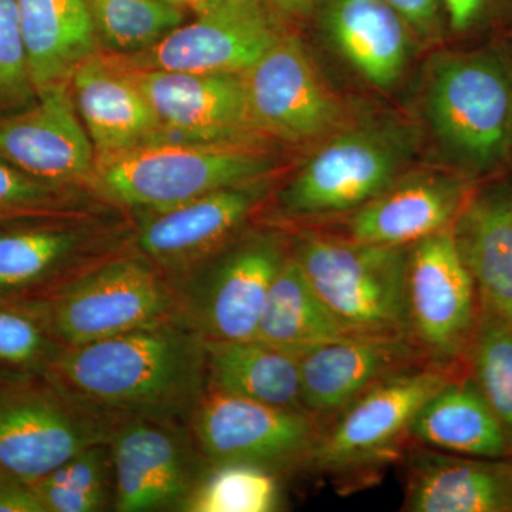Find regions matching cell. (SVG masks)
<instances>
[{"label": "cell", "instance_id": "cell-7", "mask_svg": "<svg viewBox=\"0 0 512 512\" xmlns=\"http://www.w3.org/2000/svg\"><path fill=\"white\" fill-rule=\"evenodd\" d=\"M39 302L63 346L84 345L181 316L173 282L144 254L107 259Z\"/></svg>", "mask_w": 512, "mask_h": 512}, {"label": "cell", "instance_id": "cell-37", "mask_svg": "<svg viewBox=\"0 0 512 512\" xmlns=\"http://www.w3.org/2000/svg\"><path fill=\"white\" fill-rule=\"evenodd\" d=\"M386 2L403 16L412 29L413 35L420 39H436L446 25L441 0H386Z\"/></svg>", "mask_w": 512, "mask_h": 512}, {"label": "cell", "instance_id": "cell-31", "mask_svg": "<svg viewBox=\"0 0 512 512\" xmlns=\"http://www.w3.org/2000/svg\"><path fill=\"white\" fill-rule=\"evenodd\" d=\"M468 372L500 421L512 451V325L481 296Z\"/></svg>", "mask_w": 512, "mask_h": 512}, {"label": "cell", "instance_id": "cell-21", "mask_svg": "<svg viewBox=\"0 0 512 512\" xmlns=\"http://www.w3.org/2000/svg\"><path fill=\"white\" fill-rule=\"evenodd\" d=\"M323 36L366 82L389 90L406 73L412 29L386 0H320Z\"/></svg>", "mask_w": 512, "mask_h": 512}, {"label": "cell", "instance_id": "cell-28", "mask_svg": "<svg viewBox=\"0 0 512 512\" xmlns=\"http://www.w3.org/2000/svg\"><path fill=\"white\" fill-rule=\"evenodd\" d=\"M345 336L352 335L319 298L289 252L266 295L255 339L299 356Z\"/></svg>", "mask_w": 512, "mask_h": 512}, {"label": "cell", "instance_id": "cell-6", "mask_svg": "<svg viewBox=\"0 0 512 512\" xmlns=\"http://www.w3.org/2000/svg\"><path fill=\"white\" fill-rule=\"evenodd\" d=\"M123 420L94 410L46 373H0V476L33 484Z\"/></svg>", "mask_w": 512, "mask_h": 512}, {"label": "cell", "instance_id": "cell-24", "mask_svg": "<svg viewBox=\"0 0 512 512\" xmlns=\"http://www.w3.org/2000/svg\"><path fill=\"white\" fill-rule=\"evenodd\" d=\"M451 232L478 295L512 325V183L474 185Z\"/></svg>", "mask_w": 512, "mask_h": 512}, {"label": "cell", "instance_id": "cell-14", "mask_svg": "<svg viewBox=\"0 0 512 512\" xmlns=\"http://www.w3.org/2000/svg\"><path fill=\"white\" fill-rule=\"evenodd\" d=\"M242 77L262 136L301 144L329 137L342 126V103L295 37L282 36Z\"/></svg>", "mask_w": 512, "mask_h": 512}, {"label": "cell", "instance_id": "cell-29", "mask_svg": "<svg viewBox=\"0 0 512 512\" xmlns=\"http://www.w3.org/2000/svg\"><path fill=\"white\" fill-rule=\"evenodd\" d=\"M32 487L46 512H99L114 508L110 441L84 448Z\"/></svg>", "mask_w": 512, "mask_h": 512}, {"label": "cell", "instance_id": "cell-20", "mask_svg": "<svg viewBox=\"0 0 512 512\" xmlns=\"http://www.w3.org/2000/svg\"><path fill=\"white\" fill-rule=\"evenodd\" d=\"M64 217L0 222V296L42 301L90 271L76 265L89 234Z\"/></svg>", "mask_w": 512, "mask_h": 512}, {"label": "cell", "instance_id": "cell-25", "mask_svg": "<svg viewBox=\"0 0 512 512\" xmlns=\"http://www.w3.org/2000/svg\"><path fill=\"white\" fill-rule=\"evenodd\" d=\"M410 439L458 456L504 460L512 451L503 427L470 372H461L421 406Z\"/></svg>", "mask_w": 512, "mask_h": 512}, {"label": "cell", "instance_id": "cell-19", "mask_svg": "<svg viewBox=\"0 0 512 512\" xmlns=\"http://www.w3.org/2000/svg\"><path fill=\"white\" fill-rule=\"evenodd\" d=\"M303 409L330 420L380 380L429 362L409 340L345 336L301 353Z\"/></svg>", "mask_w": 512, "mask_h": 512}, {"label": "cell", "instance_id": "cell-17", "mask_svg": "<svg viewBox=\"0 0 512 512\" xmlns=\"http://www.w3.org/2000/svg\"><path fill=\"white\" fill-rule=\"evenodd\" d=\"M262 183L224 188L150 212L138 229V249L177 284L235 238L264 197Z\"/></svg>", "mask_w": 512, "mask_h": 512}, {"label": "cell", "instance_id": "cell-3", "mask_svg": "<svg viewBox=\"0 0 512 512\" xmlns=\"http://www.w3.org/2000/svg\"><path fill=\"white\" fill-rule=\"evenodd\" d=\"M275 167L274 156L259 143L156 140L96 156L87 185L111 204L154 212L262 183Z\"/></svg>", "mask_w": 512, "mask_h": 512}, {"label": "cell", "instance_id": "cell-13", "mask_svg": "<svg viewBox=\"0 0 512 512\" xmlns=\"http://www.w3.org/2000/svg\"><path fill=\"white\" fill-rule=\"evenodd\" d=\"M114 510L181 511L204 473L200 450L180 421L127 419L110 440Z\"/></svg>", "mask_w": 512, "mask_h": 512}, {"label": "cell", "instance_id": "cell-42", "mask_svg": "<svg viewBox=\"0 0 512 512\" xmlns=\"http://www.w3.org/2000/svg\"><path fill=\"white\" fill-rule=\"evenodd\" d=\"M510 150H511V161H512V106H511V117H510Z\"/></svg>", "mask_w": 512, "mask_h": 512}, {"label": "cell", "instance_id": "cell-9", "mask_svg": "<svg viewBox=\"0 0 512 512\" xmlns=\"http://www.w3.org/2000/svg\"><path fill=\"white\" fill-rule=\"evenodd\" d=\"M410 342L431 363L468 367L480 295L451 228L410 245L406 272Z\"/></svg>", "mask_w": 512, "mask_h": 512}, {"label": "cell", "instance_id": "cell-5", "mask_svg": "<svg viewBox=\"0 0 512 512\" xmlns=\"http://www.w3.org/2000/svg\"><path fill=\"white\" fill-rule=\"evenodd\" d=\"M413 151L409 128L396 121L335 131L279 191V212L292 220L352 214L402 177Z\"/></svg>", "mask_w": 512, "mask_h": 512}, {"label": "cell", "instance_id": "cell-16", "mask_svg": "<svg viewBox=\"0 0 512 512\" xmlns=\"http://www.w3.org/2000/svg\"><path fill=\"white\" fill-rule=\"evenodd\" d=\"M0 158L57 187L87 184L96 151L70 84L39 94L25 109L0 114Z\"/></svg>", "mask_w": 512, "mask_h": 512}, {"label": "cell", "instance_id": "cell-39", "mask_svg": "<svg viewBox=\"0 0 512 512\" xmlns=\"http://www.w3.org/2000/svg\"><path fill=\"white\" fill-rule=\"evenodd\" d=\"M279 8L288 10V12H301L311 8L313 5H318L320 0H275Z\"/></svg>", "mask_w": 512, "mask_h": 512}, {"label": "cell", "instance_id": "cell-38", "mask_svg": "<svg viewBox=\"0 0 512 512\" xmlns=\"http://www.w3.org/2000/svg\"><path fill=\"white\" fill-rule=\"evenodd\" d=\"M0 512H46L32 484L0 476Z\"/></svg>", "mask_w": 512, "mask_h": 512}, {"label": "cell", "instance_id": "cell-4", "mask_svg": "<svg viewBox=\"0 0 512 512\" xmlns=\"http://www.w3.org/2000/svg\"><path fill=\"white\" fill-rule=\"evenodd\" d=\"M291 254L349 335L410 342L406 302L409 247H384L303 232L293 242Z\"/></svg>", "mask_w": 512, "mask_h": 512}, {"label": "cell", "instance_id": "cell-35", "mask_svg": "<svg viewBox=\"0 0 512 512\" xmlns=\"http://www.w3.org/2000/svg\"><path fill=\"white\" fill-rule=\"evenodd\" d=\"M66 188L37 180L0 158V222L69 215Z\"/></svg>", "mask_w": 512, "mask_h": 512}, {"label": "cell", "instance_id": "cell-23", "mask_svg": "<svg viewBox=\"0 0 512 512\" xmlns=\"http://www.w3.org/2000/svg\"><path fill=\"white\" fill-rule=\"evenodd\" d=\"M70 89L96 156L161 140L156 114L113 57L96 55L80 64Z\"/></svg>", "mask_w": 512, "mask_h": 512}, {"label": "cell", "instance_id": "cell-15", "mask_svg": "<svg viewBox=\"0 0 512 512\" xmlns=\"http://www.w3.org/2000/svg\"><path fill=\"white\" fill-rule=\"evenodd\" d=\"M119 64L160 121L161 140L259 143L262 134L252 120L242 74L163 72Z\"/></svg>", "mask_w": 512, "mask_h": 512}, {"label": "cell", "instance_id": "cell-22", "mask_svg": "<svg viewBox=\"0 0 512 512\" xmlns=\"http://www.w3.org/2000/svg\"><path fill=\"white\" fill-rule=\"evenodd\" d=\"M404 511L503 512L512 510V464L414 448L407 467Z\"/></svg>", "mask_w": 512, "mask_h": 512}, {"label": "cell", "instance_id": "cell-12", "mask_svg": "<svg viewBox=\"0 0 512 512\" xmlns=\"http://www.w3.org/2000/svg\"><path fill=\"white\" fill-rule=\"evenodd\" d=\"M198 13L156 45L114 59L133 69L242 74L284 36L262 0L222 3Z\"/></svg>", "mask_w": 512, "mask_h": 512}, {"label": "cell", "instance_id": "cell-41", "mask_svg": "<svg viewBox=\"0 0 512 512\" xmlns=\"http://www.w3.org/2000/svg\"><path fill=\"white\" fill-rule=\"evenodd\" d=\"M168 2L174 3V5H178V6H184V5L191 6L192 0H168Z\"/></svg>", "mask_w": 512, "mask_h": 512}, {"label": "cell", "instance_id": "cell-8", "mask_svg": "<svg viewBox=\"0 0 512 512\" xmlns=\"http://www.w3.org/2000/svg\"><path fill=\"white\" fill-rule=\"evenodd\" d=\"M466 370L424 362L380 380L320 427L303 468L342 478L393 460L421 406Z\"/></svg>", "mask_w": 512, "mask_h": 512}, {"label": "cell", "instance_id": "cell-27", "mask_svg": "<svg viewBox=\"0 0 512 512\" xmlns=\"http://www.w3.org/2000/svg\"><path fill=\"white\" fill-rule=\"evenodd\" d=\"M207 340V390L303 410L299 357L258 339Z\"/></svg>", "mask_w": 512, "mask_h": 512}, {"label": "cell", "instance_id": "cell-18", "mask_svg": "<svg viewBox=\"0 0 512 512\" xmlns=\"http://www.w3.org/2000/svg\"><path fill=\"white\" fill-rule=\"evenodd\" d=\"M473 188V181L454 171L402 175L348 215L343 237L384 247H410L451 228Z\"/></svg>", "mask_w": 512, "mask_h": 512}, {"label": "cell", "instance_id": "cell-11", "mask_svg": "<svg viewBox=\"0 0 512 512\" xmlns=\"http://www.w3.org/2000/svg\"><path fill=\"white\" fill-rule=\"evenodd\" d=\"M208 464L244 463L279 474L303 467L320 431L303 410L207 390L187 421Z\"/></svg>", "mask_w": 512, "mask_h": 512}, {"label": "cell", "instance_id": "cell-30", "mask_svg": "<svg viewBox=\"0 0 512 512\" xmlns=\"http://www.w3.org/2000/svg\"><path fill=\"white\" fill-rule=\"evenodd\" d=\"M281 503L278 474L244 463L208 464L181 511L272 512Z\"/></svg>", "mask_w": 512, "mask_h": 512}, {"label": "cell", "instance_id": "cell-33", "mask_svg": "<svg viewBox=\"0 0 512 512\" xmlns=\"http://www.w3.org/2000/svg\"><path fill=\"white\" fill-rule=\"evenodd\" d=\"M63 348L42 303L0 296V373H46Z\"/></svg>", "mask_w": 512, "mask_h": 512}, {"label": "cell", "instance_id": "cell-34", "mask_svg": "<svg viewBox=\"0 0 512 512\" xmlns=\"http://www.w3.org/2000/svg\"><path fill=\"white\" fill-rule=\"evenodd\" d=\"M37 99L16 0H0V114Z\"/></svg>", "mask_w": 512, "mask_h": 512}, {"label": "cell", "instance_id": "cell-2", "mask_svg": "<svg viewBox=\"0 0 512 512\" xmlns=\"http://www.w3.org/2000/svg\"><path fill=\"white\" fill-rule=\"evenodd\" d=\"M512 50L440 53L424 76V119L450 171L470 181L511 161Z\"/></svg>", "mask_w": 512, "mask_h": 512}, {"label": "cell", "instance_id": "cell-32", "mask_svg": "<svg viewBox=\"0 0 512 512\" xmlns=\"http://www.w3.org/2000/svg\"><path fill=\"white\" fill-rule=\"evenodd\" d=\"M97 37L127 55L143 52L183 25L181 6L168 0H87Z\"/></svg>", "mask_w": 512, "mask_h": 512}, {"label": "cell", "instance_id": "cell-1", "mask_svg": "<svg viewBox=\"0 0 512 512\" xmlns=\"http://www.w3.org/2000/svg\"><path fill=\"white\" fill-rule=\"evenodd\" d=\"M46 375L80 402L116 419L187 423L207 392V340L178 316L64 346Z\"/></svg>", "mask_w": 512, "mask_h": 512}, {"label": "cell", "instance_id": "cell-26", "mask_svg": "<svg viewBox=\"0 0 512 512\" xmlns=\"http://www.w3.org/2000/svg\"><path fill=\"white\" fill-rule=\"evenodd\" d=\"M37 96L70 84L96 56L97 32L87 0H16Z\"/></svg>", "mask_w": 512, "mask_h": 512}, {"label": "cell", "instance_id": "cell-10", "mask_svg": "<svg viewBox=\"0 0 512 512\" xmlns=\"http://www.w3.org/2000/svg\"><path fill=\"white\" fill-rule=\"evenodd\" d=\"M231 242L174 285L181 316L208 340L255 339L266 295L289 255L274 232Z\"/></svg>", "mask_w": 512, "mask_h": 512}, {"label": "cell", "instance_id": "cell-40", "mask_svg": "<svg viewBox=\"0 0 512 512\" xmlns=\"http://www.w3.org/2000/svg\"><path fill=\"white\" fill-rule=\"evenodd\" d=\"M238 2V0H192L191 6L197 12L212 8V6L222 5V3Z\"/></svg>", "mask_w": 512, "mask_h": 512}, {"label": "cell", "instance_id": "cell-36", "mask_svg": "<svg viewBox=\"0 0 512 512\" xmlns=\"http://www.w3.org/2000/svg\"><path fill=\"white\" fill-rule=\"evenodd\" d=\"M500 5L501 0H441L446 26L456 35L483 28Z\"/></svg>", "mask_w": 512, "mask_h": 512}]
</instances>
